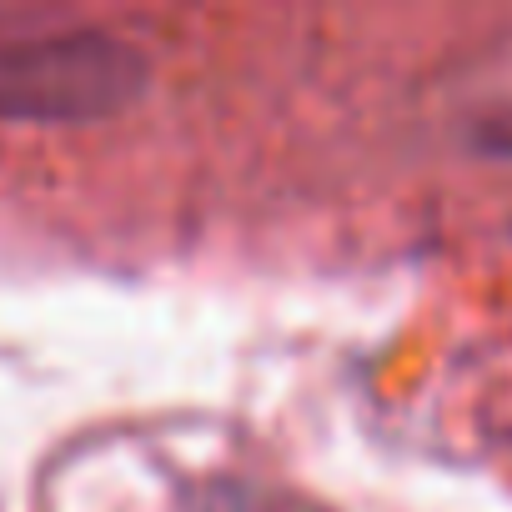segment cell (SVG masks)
I'll use <instances>...</instances> for the list:
<instances>
[{
  "instance_id": "1",
  "label": "cell",
  "mask_w": 512,
  "mask_h": 512,
  "mask_svg": "<svg viewBox=\"0 0 512 512\" xmlns=\"http://www.w3.org/2000/svg\"><path fill=\"white\" fill-rule=\"evenodd\" d=\"M141 91L146 56L111 31L0 21V121H106Z\"/></svg>"
}]
</instances>
